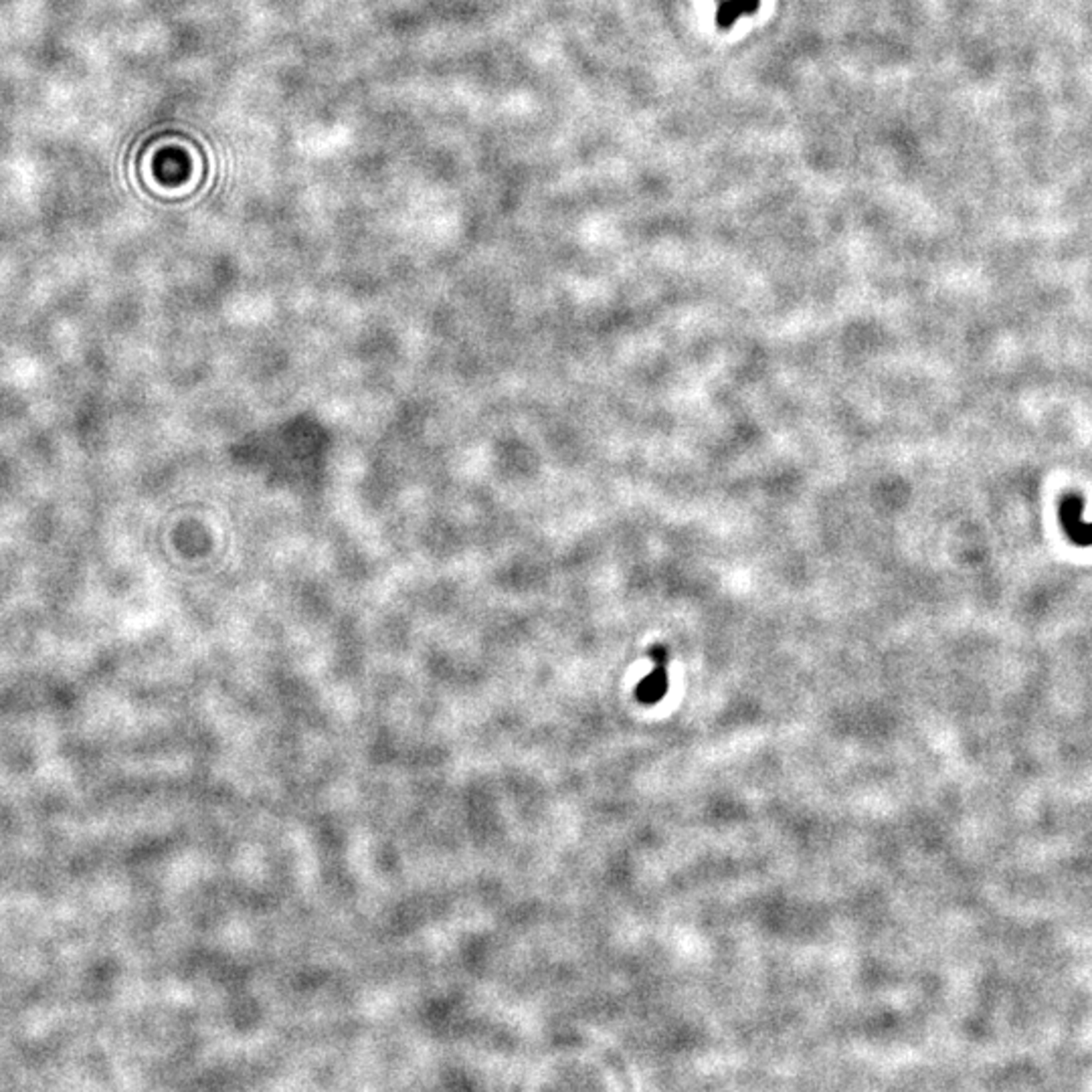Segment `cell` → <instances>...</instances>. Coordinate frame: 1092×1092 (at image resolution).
<instances>
[{
  "label": "cell",
  "instance_id": "1",
  "mask_svg": "<svg viewBox=\"0 0 1092 1092\" xmlns=\"http://www.w3.org/2000/svg\"><path fill=\"white\" fill-rule=\"evenodd\" d=\"M1084 502L1080 495H1066L1060 504V521L1066 536L1079 546H1092V522L1082 521Z\"/></svg>",
  "mask_w": 1092,
  "mask_h": 1092
}]
</instances>
